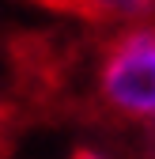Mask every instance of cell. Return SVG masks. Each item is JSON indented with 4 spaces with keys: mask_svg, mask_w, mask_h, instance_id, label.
<instances>
[{
    "mask_svg": "<svg viewBox=\"0 0 155 159\" xmlns=\"http://www.w3.org/2000/svg\"><path fill=\"white\" fill-rule=\"evenodd\" d=\"M99 102L125 121H155V27H129L102 46Z\"/></svg>",
    "mask_w": 155,
    "mask_h": 159,
    "instance_id": "cell-1",
    "label": "cell"
},
{
    "mask_svg": "<svg viewBox=\"0 0 155 159\" xmlns=\"http://www.w3.org/2000/svg\"><path fill=\"white\" fill-rule=\"evenodd\" d=\"M155 8V0H64L61 11L95 19V23H125V19H140Z\"/></svg>",
    "mask_w": 155,
    "mask_h": 159,
    "instance_id": "cell-2",
    "label": "cell"
},
{
    "mask_svg": "<svg viewBox=\"0 0 155 159\" xmlns=\"http://www.w3.org/2000/svg\"><path fill=\"white\" fill-rule=\"evenodd\" d=\"M72 159H102V155H99V152H91V148H76Z\"/></svg>",
    "mask_w": 155,
    "mask_h": 159,
    "instance_id": "cell-3",
    "label": "cell"
},
{
    "mask_svg": "<svg viewBox=\"0 0 155 159\" xmlns=\"http://www.w3.org/2000/svg\"><path fill=\"white\" fill-rule=\"evenodd\" d=\"M38 4H46V8H61L64 0H38Z\"/></svg>",
    "mask_w": 155,
    "mask_h": 159,
    "instance_id": "cell-4",
    "label": "cell"
},
{
    "mask_svg": "<svg viewBox=\"0 0 155 159\" xmlns=\"http://www.w3.org/2000/svg\"><path fill=\"white\" fill-rule=\"evenodd\" d=\"M0 136H4V102H0Z\"/></svg>",
    "mask_w": 155,
    "mask_h": 159,
    "instance_id": "cell-5",
    "label": "cell"
}]
</instances>
